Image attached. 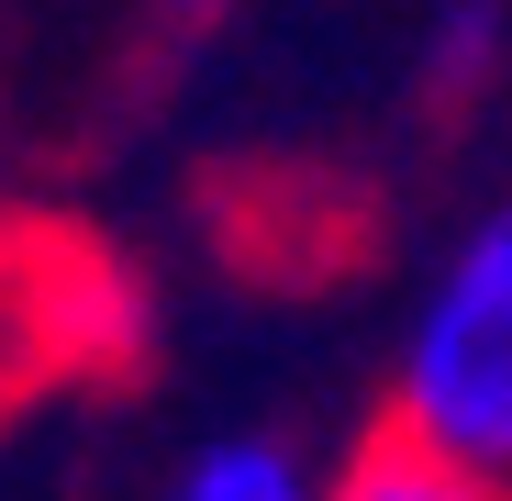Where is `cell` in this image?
<instances>
[{"label": "cell", "mask_w": 512, "mask_h": 501, "mask_svg": "<svg viewBox=\"0 0 512 501\" xmlns=\"http://www.w3.org/2000/svg\"><path fill=\"white\" fill-rule=\"evenodd\" d=\"M134 279L67 223H0V435L56 390L134 357Z\"/></svg>", "instance_id": "2"}, {"label": "cell", "mask_w": 512, "mask_h": 501, "mask_svg": "<svg viewBox=\"0 0 512 501\" xmlns=\"http://www.w3.org/2000/svg\"><path fill=\"white\" fill-rule=\"evenodd\" d=\"M167 501H323V479L301 468L290 435H212V446H190Z\"/></svg>", "instance_id": "3"}, {"label": "cell", "mask_w": 512, "mask_h": 501, "mask_svg": "<svg viewBox=\"0 0 512 501\" xmlns=\"http://www.w3.org/2000/svg\"><path fill=\"white\" fill-rule=\"evenodd\" d=\"M390 435L512 490V201H490L423 279L390 368Z\"/></svg>", "instance_id": "1"}, {"label": "cell", "mask_w": 512, "mask_h": 501, "mask_svg": "<svg viewBox=\"0 0 512 501\" xmlns=\"http://www.w3.org/2000/svg\"><path fill=\"white\" fill-rule=\"evenodd\" d=\"M156 12H167V23H212L223 0H156Z\"/></svg>", "instance_id": "6"}, {"label": "cell", "mask_w": 512, "mask_h": 501, "mask_svg": "<svg viewBox=\"0 0 512 501\" xmlns=\"http://www.w3.org/2000/svg\"><path fill=\"white\" fill-rule=\"evenodd\" d=\"M490 56H501V0H446V23H435V101H457V90H479L490 78Z\"/></svg>", "instance_id": "5"}, {"label": "cell", "mask_w": 512, "mask_h": 501, "mask_svg": "<svg viewBox=\"0 0 512 501\" xmlns=\"http://www.w3.org/2000/svg\"><path fill=\"white\" fill-rule=\"evenodd\" d=\"M323 501H512V490H501V479H468V468H446V457H423L412 435L379 424L346 468L323 479Z\"/></svg>", "instance_id": "4"}]
</instances>
